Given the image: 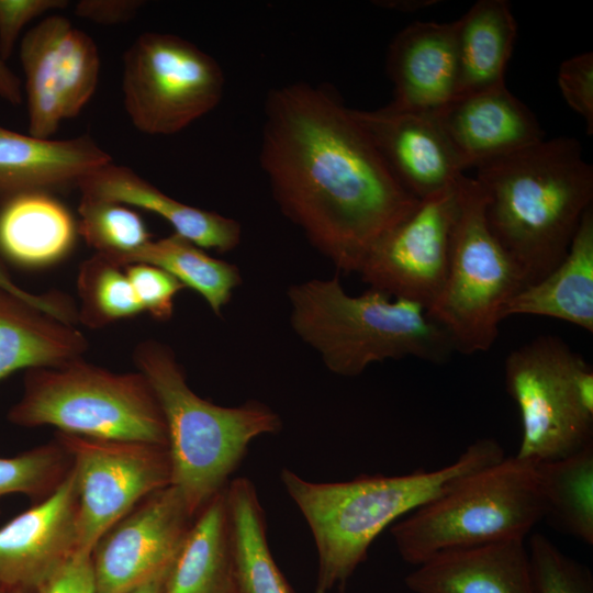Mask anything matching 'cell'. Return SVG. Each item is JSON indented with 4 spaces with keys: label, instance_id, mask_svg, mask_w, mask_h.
<instances>
[{
    "label": "cell",
    "instance_id": "cell-1",
    "mask_svg": "<svg viewBox=\"0 0 593 593\" xmlns=\"http://www.w3.org/2000/svg\"><path fill=\"white\" fill-rule=\"evenodd\" d=\"M259 158L282 213L346 273L419 201L329 87L294 82L268 93Z\"/></svg>",
    "mask_w": 593,
    "mask_h": 593
},
{
    "label": "cell",
    "instance_id": "cell-2",
    "mask_svg": "<svg viewBox=\"0 0 593 593\" xmlns=\"http://www.w3.org/2000/svg\"><path fill=\"white\" fill-rule=\"evenodd\" d=\"M475 168L490 231L525 286L540 280L564 258L592 208L593 168L580 143L542 139Z\"/></svg>",
    "mask_w": 593,
    "mask_h": 593
},
{
    "label": "cell",
    "instance_id": "cell-3",
    "mask_svg": "<svg viewBox=\"0 0 593 593\" xmlns=\"http://www.w3.org/2000/svg\"><path fill=\"white\" fill-rule=\"evenodd\" d=\"M493 438H480L440 469L400 475L362 474L313 482L282 469L281 482L312 533L318 568L315 593L345 590L372 541L395 519L443 495L467 475L504 458Z\"/></svg>",
    "mask_w": 593,
    "mask_h": 593
},
{
    "label": "cell",
    "instance_id": "cell-4",
    "mask_svg": "<svg viewBox=\"0 0 593 593\" xmlns=\"http://www.w3.org/2000/svg\"><path fill=\"white\" fill-rule=\"evenodd\" d=\"M133 359L149 381L165 418L170 484L194 518L227 486L249 444L278 433L281 419L258 401L228 407L200 398L188 385L174 350L160 342H141Z\"/></svg>",
    "mask_w": 593,
    "mask_h": 593
},
{
    "label": "cell",
    "instance_id": "cell-5",
    "mask_svg": "<svg viewBox=\"0 0 593 593\" xmlns=\"http://www.w3.org/2000/svg\"><path fill=\"white\" fill-rule=\"evenodd\" d=\"M294 333L338 376L356 377L373 362L415 357L444 363L456 351L421 304L369 288L348 294L336 276L288 290Z\"/></svg>",
    "mask_w": 593,
    "mask_h": 593
},
{
    "label": "cell",
    "instance_id": "cell-6",
    "mask_svg": "<svg viewBox=\"0 0 593 593\" xmlns=\"http://www.w3.org/2000/svg\"><path fill=\"white\" fill-rule=\"evenodd\" d=\"M536 463L504 457L411 512L390 529L401 558L418 566L444 551L525 540L545 516Z\"/></svg>",
    "mask_w": 593,
    "mask_h": 593
},
{
    "label": "cell",
    "instance_id": "cell-7",
    "mask_svg": "<svg viewBox=\"0 0 593 593\" xmlns=\"http://www.w3.org/2000/svg\"><path fill=\"white\" fill-rule=\"evenodd\" d=\"M8 419L22 427L54 426L93 439L167 447L165 418L147 378L118 373L83 357L26 370L21 399Z\"/></svg>",
    "mask_w": 593,
    "mask_h": 593
},
{
    "label": "cell",
    "instance_id": "cell-8",
    "mask_svg": "<svg viewBox=\"0 0 593 593\" xmlns=\"http://www.w3.org/2000/svg\"><path fill=\"white\" fill-rule=\"evenodd\" d=\"M457 189L445 282L426 311L449 335L456 351L471 355L493 346L504 306L525 282L488 226L478 181L463 174Z\"/></svg>",
    "mask_w": 593,
    "mask_h": 593
},
{
    "label": "cell",
    "instance_id": "cell-9",
    "mask_svg": "<svg viewBox=\"0 0 593 593\" xmlns=\"http://www.w3.org/2000/svg\"><path fill=\"white\" fill-rule=\"evenodd\" d=\"M504 369L522 421L516 457L553 461L593 444V369L563 339L538 336L512 350Z\"/></svg>",
    "mask_w": 593,
    "mask_h": 593
},
{
    "label": "cell",
    "instance_id": "cell-10",
    "mask_svg": "<svg viewBox=\"0 0 593 593\" xmlns=\"http://www.w3.org/2000/svg\"><path fill=\"white\" fill-rule=\"evenodd\" d=\"M219 63L186 38L145 32L123 56V103L134 127L172 135L212 111L224 91Z\"/></svg>",
    "mask_w": 593,
    "mask_h": 593
},
{
    "label": "cell",
    "instance_id": "cell-11",
    "mask_svg": "<svg viewBox=\"0 0 593 593\" xmlns=\"http://www.w3.org/2000/svg\"><path fill=\"white\" fill-rule=\"evenodd\" d=\"M71 459L77 492V552L91 555L99 538L153 492L170 485L168 449L139 441L93 439L57 432Z\"/></svg>",
    "mask_w": 593,
    "mask_h": 593
},
{
    "label": "cell",
    "instance_id": "cell-12",
    "mask_svg": "<svg viewBox=\"0 0 593 593\" xmlns=\"http://www.w3.org/2000/svg\"><path fill=\"white\" fill-rule=\"evenodd\" d=\"M29 134L52 138L63 121L77 116L96 92L100 55L94 41L59 14L27 31L20 43Z\"/></svg>",
    "mask_w": 593,
    "mask_h": 593
},
{
    "label": "cell",
    "instance_id": "cell-13",
    "mask_svg": "<svg viewBox=\"0 0 593 593\" xmlns=\"http://www.w3.org/2000/svg\"><path fill=\"white\" fill-rule=\"evenodd\" d=\"M457 181L421 199L406 217L372 245L358 269L363 282L426 310L434 304L447 272Z\"/></svg>",
    "mask_w": 593,
    "mask_h": 593
},
{
    "label": "cell",
    "instance_id": "cell-14",
    "mask_svg": "<svg viewBox=\"0 0 593 593\" xmlns=\"http://www.w3.org/2000/svg\"><path fill=\"white\" fill-rule=\"evenodd\" d=\"M192 521L174 485L146 496L94 545V593H123L167 572Z\"/></svg>",
    "mask_w": 593,
    "mask_h": 593
},
{
    "label": "cell",
    "instance_id": "cell-15",
    "mask_svg": "<svg viewBox=\"0 0 593 593\" xmlns=\"http://www.w3.org/2000/svg\"><path fill=\"white\" fill-rule=\"evenodd\" d=\"M77 552V492L70 468L45 499L0 527V590L35 593Z\"/></svg>",
    "mask_w": 593,
    "mask_h": 593
},
{
    "label": "cell",
    "instance_id": "cell-16",
    "mask_svg": "<svg viewBox=\"0 0 593 593\" xmlns=\"http://www.w3.org/2000/svg\"><path fill=\"white\" fill-rule=\"evenodd\" d=\"M353 112L394 177L418 200L452 186L463 175L433 113L389 104Z\"/></svg>",
    "mask_w": 593,
    "mask_h": 593
},
{
    "label": "cell",
    "instance_id": "cell-17",
    "mask_svg": "<svg viewBox=\"0 0 593 593\" xmlns=\"http://www.w3.org/2000/svg\"><path fill=\"white\" fill-rule=\"evenodd\" d=\"M433 114L465 170L545 139L534 113L504 82L455 97Z\"/></svg>",
    "mask_w": 593,
    "mask_h": 593
},
{
    "label": "cell",
    "instance_id": "cell-18",
    "mask_svg": "<svg viewBox=\"0 0 593 593\" xmlns=\"http://www.w3.org/2000/svg\"><path fill=\"white\" fill-rule=\"evenodd\" d=\"M387 72L393 85L390 107L434 113L456 94L454 22L416 21L392 40Z\"/></svg>",
    "mask_w": 593,
    "mask_h": 593
},
{
    "label": "cell",
    "instance_id": "cell-19",
    "mask_svg": "<svg viewBox=\"0 0 593 593\" xmlns=\"http://www.w3.org/2000/svg\"><path fill=\"white\" fill-rule=\"evenodd\" d=\"M416 567L405 578L414 593H534L523 539L444 551Z\"/></svg>",
    "mask_w": 593,
    "mask_h": 593
},
{
    "label": "cell",
    "instance_id": "cell-20",
    "mask_svg": "<svg viewBox=\"0 0 593 593\" xmlns=\"http://www.w3.org/2000/svg\"><path fill=\"white\" fill-rule=\"evenodd\" d=\"M77 186L81 195L141 208L160 216L175 234L203 249L227 253L240 243L242 227L236 220L177 201L126 166L108 163Z\"/></svg>",
    "mask_w": 593,
    "mask_h": 593
},
{
    "label": "cell",
    "instance_id": "cell-21",
    "mask_svg": "<svg viewBox=\"0 0 593 593\" xmlns=\"http://www.w3.org/2000/svg\"><path fill=\"white\" fill-rule=\"evenodd\" d=\"M111 161V155L89 135L40 138L0 125V197L78 184Z\"/></svg>",
    "mask_w": 593,
    "mask_h": 593
},
{
    "label": "cell",
    "instance_id": "cell-22",
    "mask_svg": "<svg viewBox=\"0 0 593 593\" xmlns=\"http://www.w3.org/2000/svg\"><path fill=\"white\" fill-rule=\"evenodd\" d=\"M78 224L49 191H23L0 200V257L22 268H44L75 247Z\"/></svg>",
    "mask_w": 593,
    "mask_h": 593
},
{
    "label": "cell",
    "instance_id": "cell-23",
    "mask_svg": "<svg viewBox=\"0 0 593 593\" xmlns=\"http://www.w3.org/2000/svg\"><path fill=\"white\" fill-rule=\"evenodd\" d=\"M235 556L226 488L193 518L161 593H235Z\"/></svg>",
    "mask_w": 593,
    "mask_h": 593
},
{
    "label": "cell",
    "instance_id": "cell-24",
    "mask_svg": "<svg viewBox=\"0 0 593 593\" xmlns=\"http://www.w3.org/2000/svg\"><path fill=\"white\" fill-rule=\"evenodd\" d=\"M511 315L547 316L593 332L592 208L584 213L564 258L507 302L503 320Z\"/></svg>",
    "mask_w": 593,
    "mask_h": 593
},
{
    "label": "cell",
    "instance_id": "cell-25",
    "mask_svg": "<svg viewBox=\"0 0 593 593\" xmlns=\"http://www.w3.org/2000/svg\"><path fill=\"white\" fill-rule=\"evenodd\" d=\"M85 335L0 287V381L20 369L52 367L81 358Z\"/></svg>",
    "mask_w": 593,
    "mask_h": 593
},
{
    "label": "cell",
    "instance_id": "cell-26",
    "mask_svg": "<svg viewBox=\"0 0 593 593\" xmlns=\"http://www.w3.org/2000/svg\"><path fill=\"white\" fill-rule=\"evenodd\" d=\"M516 35L517 24L506 0H480L455 21V97L504 82Z\"/></svg>",
    "mask_w": 593,
    "mask_h": 593
},
{
    "label": "cell",
    "instance_id": "cell-27",
    "mask_svg": "<svg viewBox=\"0 0 593 593\" xmlns=\"http://www.w3.org/2000/svg\"><path fill=\"white\" fill-rule=\"evenodd\" d=\"M226 495L239 593H294L270 551L266 516L254 483L247 478L234 479Z\"/></svg>",
    "mask_w": 593,
    "mask_h": 593
},
{
    "label": "cell",
    "instance_id": "cell-28",
    "mask_svg": "<svg viewBox=\"0 0 593 593\" xmlns=\"http://www.w3.org/2000/svg\"><path fill=\"white\" fill-rule=\"evenodd\" d=\"M148 264L164 269L183 287L198 292L214 314L220 315L230 302L233 291L242 283L238 268L209 255L192 242L171 234L149 240L128 256L122 267Z\"/></svg>",
    "mask_w": 593,
    "mask_h": 593
},
{
    "label": "cell",
    "instance_id": "cell-29",
    "mask_svg": "<svg viewBox=\"0 0 593 593\" xmlns=\"http://www.w3.org/2000/svg\"><path fill=\"white\" fill-rule=\"evenodd\" d=\"M545 516L552 527L593 544V444L547 462H537Z\"/></svg>",
    "mask_w": 593,
    "mask_h": 593
},
{
    "label": "cell",
    "instance_id": "cell-30",
    "mask_svg": "<svg viewBox=\"0 0 593 593\" xmlns=\"http://www.w3.org/2000/svg\"><path fill=\"white\" fill-rule=\"evenodd\" d=\"M78 321L105 327L143 312L123 267L94 254L81 262L77 276Z\"/></svg>",
    "mask_w": 593,
    "mask_h": 593
},
{
    "label": "cell",
    "instance_id": "cell-31",
    "mask_svg": "<svg viewBox=\"0 0 593 593\" xmlns=\"http://www.w3.org/2000/svg\"><path fill=\"white\" fill-rule=\"evenodd\" d=\"M78 234L98 254L122 267L150 240L143 219L123 203L81 195Z\"/></svg>",
    "mask_w": 593,
    "mask_h": 593
},
{
    "label": "cell",
    "instance_id": "cell-32",
    "mask_svg": "<svg viewBox=\"0 0 593 593\" xmlns=\"http://www.w3.org/2000/svg\"><path fill=\"white\" fill-rule=\"evenodd\" d=\"M70 468V456L57 440L0 457V497L19 493L38 502L59 485Z\"/></svg>",
    "mask_w": 593,
    "mask_h": 593
},
{
    "label": "cell",
    "instance_id": "cell-33",
    "mask_svg": "<svg viewBox=\"0 0 593 593\" xmlns=\"http://www.w3.org/2000/svg\"><path fill=\"white\" fill-rule=\"evenodd\" d=\"M534 593H593L588 567L564 555L540 533L528 541Z\"/></svg>",
    "mask_w": 593,
    "mask_h": 593
},
{
    "label": "cell",
    "instance_id": "cell-34",
    "mask_svg": "<svg viewBox=\"0 0 593 593\" xmlns=\"http://www.w3.org/2000/svg\"><path fill=\"white\" fill-rule=\"evenodd\" d=\"M123 268L143 312L159 322L170 320L175 299L184 287L170 273L153 265L138 262Z\"/></svg>",
    "mask_w": 593,
    "mask_h": 593
},
{
    "label": "cell",
    "instance_id": "cell-35",
    "mask_svg": "<svg viewBox=\"0 0 593 593\" xmlns=\"http://www.w3.org/2000/svg\"><path fill=\"white\" fill-rule=\"evenodd\" d=\"M558 86L569 107L580 114L588 134L593 132V55L585 52L566 59L559 67Z\"/></svg>",
    "mask_w": 593,
    "mask_h": 593
},
{
    "label": "cell",
    "instance_id": "cell-36",
    "mask_svg": "<svg viewBox=\"0 0 593 593\" xmlns=\"http://www.w3.org/2000/svg\"><path fill=\"white\" fill-rule=\"evenodd\" d=\"M65 0H0V53L8 60L26 24L46 12L61 10Z\"/></svg>",
    "mask_w": 593,
    "mask_h": 593
},
{
    "label": "cell",
    "instance_id": "cell-37",
    "mask_svg": "<svg viewBox=\"0 0 593 593\" xmlns=\"http://www.w3.org/2000/svg\"><path fill=\"white\" fill-rule=\"evenodd\" d=\"M35 593H94L91 555L75 552Z\"/></svg>",
    "mask_w": 593,
    "mask_h": 593
},
{
    "label": "cell",
    "instance_id": "cell-38",
    "mask_svg": "<svg viewBox=\"0 0 593 593\" xmlns=\"http://www.w3.org/2000/svg\"><path fill=\"white\" fill-rule=\"evenodd\" d=\"M2 197H0L1 200ZM0 287L27 301L43 312L69 324L78 321V311L68 299L57 292L34 294L18 286L5 269L0 257Z\"/></svg>",
    "mask_w": 593,
    "mask_h": 593
},
{
    "label": "cell",
    "instance_id": "cell-39",
    "mask_svg": "<svg viewBox=\"0 0 593 593\" xmlns=\"http://www.w3.org/2000/svg\"><path fill=\"white\" fill-rule=\"evenodd\" d=\"M143 5L139 0H81L75 13L93 23L116 25L132 20Z\"/></svg>",
    "mask_w": 593,
    "mask_h": 593
},
{
    "label": "cell",
    "instance_id": "cell-40",
    "mask_svg": "<svg viewBox=\"0 0 593 593\" xmlns=\"http://www.w3.org/2000/svg\"><path fill=\"white\" fill-rule=\"evenodd\" d=\"M0 98L11 104L22 101V87L20 79L7 65V60L0 53Z\"/></svg>",
    "mask_w": 593,
    "mask_h": 593
},
{
    "label": "cell",
    "instance_id": "cell-41",
    "mask_svg": "<svg viewBox=\"0 0 593 593\" xmlns=\"http://www.w3.org/2000/svg\"><path fill=\"white\" fill-rule=\"evenodd\" d=\"M378 5L391 8L402 12H415L437 3L433 0H400V1H381Z\"/></svg>",
    "mask_w": 593,
    "mask_h": 593
},
{
    "label": "cell",
    "instance_id": "cell-42",
    "mask_svg": "<svg viewBox=\"0 0 593 593\" xmlns=\"http://www.w3.org/2000/svg\"><path fill=\"white\" fill-rule=\"evenodd\" d=\"M167 572L155 577L154 579L132 588L123 593H161Z\"/></svg>",
    "mask_w": 593,
    "mask_h": 593
},
{
    "label": "cell",
    "instance_id": "cell-43",
    "mask_svg": "<svg viewBox=\"0 0 593 593\" xmlns=\"http://www.w3.org/2000/svg\"><path fill=\"white\" fill-rule=\"evenodd\" d=\"M0 593H12V592H8V591H4V590H0Z\"/></svg>",
    "mask_w": 593,
    "mask_h": 593
},
{
    "label": "cell",
    "instance_id": "cell-44",
    "mask_svg": "<svg viewBox=\"0 0 593 593\" xmlns=\"http://www.w3.org/2000/svg\"><path fill=\"white\" fill-rule=\"evenodd\" d=\"M235 593H239V591L236 589V592Z\"/></svg>",
    "mask_w": 593,
    "mask_h": 593
}]
</instances>
